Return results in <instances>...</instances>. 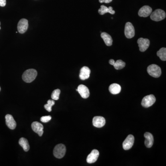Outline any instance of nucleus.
<instances>
[{
	"instance_id": "1",
	"label": "nucleus",
	"mask_w": 166,
	"mask_h": 166,
	"mask_svg": "<svg viewBox=\"0 0 166 166\" xmlns=\"http://www.w3.org/2000/svg\"><path fill=\"white\" fill-rule=\"evenodd\" d=\"M37 71L34 69L26 70L22 75V79L27 83H31L35 80L37 76Z\"/></svg>"
},
{
	"instance_id": "2",
	"label": "nucleus",
	"mask_w": 166,
	"mask_h": 166,
	"mask_svg": "<svg viewBox=\"0 0 166 166\" xmlns=\"http://www.w3.org/2000/svg\"><path fill=\"white\" fill-rule=\"evenodd\" d=\"M147 72L152 77L157 78L161 75V69L158 65L152 64L149 65L147 68Z\"/></svg>"
},
{
	"instance_id": "3",
	"label": "nucleus",
	"mask_w": 166,
	"mask_h": 166,
	"mask_svg": "<svg viewBox=\"0 0 166 166\" xmlns=\"http://www.w3.org/2000/svg\"><path fill=\"white\" fill-rule=\"evenodd\" d=\"M66 152V146L63 144H59L54 147L53 154L54 157L57 158H62L64 157Z\"/></svg>"
},
{
	"instance_id": "4",
	"label": "nucleus",
	"mask_w": 166,
	"mask_h": 166,
	"mask_svg": "<svg viewBox=\"0 0 166 166\" xmlns=\"http://www.w3.org/2000/svg\"><path fill=\"white\" fill-rule=\"evenodd\" d=\"M166 13L161 9H157L152 12L151 14V19L155 21H160L166 18Z\"/></svg>"
},
{
	"instance_id": "5",
	"label": "nucleus",
	"mask_w": 166,
	"mask_h": 166,
	"mask_svg": "<svg viewBox=\"0 0 166 166\" xmlns=\"http://www.w3.org/2000/svg\"><path fill=\"white\" fill-rule=\"evenodd\" d=\"M156 101L155 96L153 95H149L145 96L143 99L141 104L143 107L149 108L152 106Z\"/></svg>"
},
{
	"instance_id": "6",
	"label": "nucleus",
	"mask_w": 166,
	"mask_h": 166,
	"mask_svg": "<svg viewBox=\"0 0 166 166\" xmlns=\"http://www.w3.org/2000/svg\"><path fill=\"white\" fill-rule=\"evenodd\" d=\"M125 35L127 39H131L135 36V29L130 22H127L125 27Z\"/></svg>"
},
{
	"instance_id": "7",
	"label": "nucleus",
	"mask_w": 166,
	"mask_h": 166,
	"mask_svg": "<svg viewBox=\"0 0 166 166\" xmlns=\"http://www.w3.org/2000/svg\"><path fill=\"white\" fill-rule=\"evenodd\" d=\"M139 50L141 52H145L149 47L150 44L149 40L147 39L139 38L137 41Z\"/></svg>"
},
{
	"instance_id": "8",
	"label": "nucleus",
	"mask_w": 166,
	"mask_h": 166,
	"mask_svg": "<svg viewBox=\"0 0 166 166\" xmlns=\"http://www.w3.org/2000/svg\"><path fill=\"white\" fill-rule=\"evenodd\" d=\"M134 142V137L131 134L128 135L123 143V148L125 150H129L131 149Z\"/></svg>"
},
{
	"instance_id": "9",
	"label": "nucleus",
	"mask_w": 166,
	"mask_h": 166,
	"mask_svg": "<svg viewBox=\"0 0 166 166\" xmlns=\"http://www.w3.org/2000/svg\"><path fill=\"white\" fill-rule=\"evenodd\" d=\"M28 28V21L25 19H22L19 22L18 24V31L21 34H23L27 30Z\"/></svg>"
},
{
	"instance_id": "10",
	"label": "nucleus",
	"mask_w": 166,
	"mask_h": 166,
	"mask_svg": "<svg viewBox=\"0 0 166 166\" xmlns=\"http://www.w3.org/2000/svg\"><path fill=\"white\" fill-rule=\"evenodd\" d=\"M77 92L80 93L81 96L83 98L86 99L90 96V91L87 87L83 84H80L78 86V89L76 90Z\"/></svg>"
},
{
	"instance_id": "11",
	"label": "nucleus",
	"mask_w": 166,
	"mask_h": 166,
	"mask_svg": "<svg viewBox=\"0 0 166 166\" xmlns=\"http://www.w3.org/2000/svg\"><path fill=\"white\" fill-rule=\"evenodd\" d=\"M31 128L34 132L40 136H42L43 133V126L42 124L39 122H33L31 124Z\"/></svg>"
},
{
	"instance_id": "12",
	"label": "nucleus",
	"mask_w": 166,
	"mask_h": 166,
	"mask_svg": "<svg viewBox=\"0 0 166 166\" xmlns=\"http://www.w3.org/2000/svg\"><path fill=\"white\" fill-rule=\"evenodd\" d=\"M92 123L96 127H102L106 123V120L102 116H95L93 119Z\"/></svg>"
},
{
	"instance_id": "13",
	"label": "nucleus",
	"mask_w": 166,
	"mask_h": 166,
	"mask_svg": "<svg viewBox=\"0 0 166 166\" xmlns=\"http://www.w3.org/2000/svg\"><path fill=\"white\" fill-rule=\"evenodd\" d=\"M152 12V9L149 6H144L138 11V15L140 17H147Z\"/></svg>"
},
{
	"instance_id": "14",
	"label": "nucleus",
	"mask_w": 166,
	"mask_h": 166,
	"mask_svg": "<svg viewBox=\"0 0 166 166\" xmlns=\"http://www.w3.org/2000/svg\"><path fill=\"white\" fill-rule=\"evenodd\" d=\"M99 155V152L98 151L97 149H93L87 157V162L88 163H95L98 160Z\"/></svg>"
},
{
	"instance_id": "15",
	"label": "nucleus",
	"mask_w": 166,
	"mask_h": 166,
	"mask_svg": "<svg viewBox=\"0 0 166 166\" xmlns=\"http://www.w3.org/2000/svg\"><path fill=\"white\" fill-rule=\"evenodd\" d=\"M6 123L7 127L12 130H13L16 127V122L12 115L7 114L5 116Z\"/></svg>"
},
{
	"instance_id": "16",
	"label": "nucleus",
	"mask_w": 166,
	"mask_h": 166,
	"mask_svg": "<svg viewBox=\"0 0 166 166\" xmlns=\"http://www.w3.org/2000/svg\"><path fill=\"white\" fill-rule=\"evenodd\" d=\"M145 140V144L146 147L147 148H151L152 146L154 143V137L153 136L150 132H146L144 134Z\"/></svg>"
},
{
	"instance_id": "17",
	"label": "nucleus",
	"mask_w": 166,
	"mask_h": 166,
	"mask_svg": "<svg viewBox=\"0 0 166 166\" xmlns=\"http://www.w3.org/2000/svg\"><path fill=\"white\" fill-rule=\"evenodd\" d=\"M90 70L87 66H83L81 69L80 72V78L81 80H84L88 79L90 76Z\"/></svg>"
},
{
	"instance_id": "18",
	"label": "nucleus",
	"mask_w": 166,
	"mask_h": 166,
	"mask_svg": "<svg viewBox=\"0 0 166 166\" xmlns=\"http://www.w3.org/2000/svg\"><path fill=\"white\" fill-rule=\"evenodd\" d=\"M98 13L101 15H104L108 13L111 15H114L116 12L114 10L112 7H108L104 5H102L100 9L98 10Z\"/></svg>"
},
{
	"instance_id": "19",
	"label": "nucleus",
	"mask_w": 166,
	"mask_h": 166,
	"mask_svg": "<svg viewBox=\"0 0 166 166\" xmlns=\"http://www.w3.org/2000/svg\"><path fill=\"white\" fill-rule=\"evenodd\" d=\"M101 37L104 40L105 43L108 46H110L113 43V39L110 35L108 34L107 33L103 32L101 34Z\"/></svg>"
},
{
	"instance_id": "20",
	"label": "nucleus",
	"mask_w": 166,
	"mask_h": 166,
	"mask_svg": "<svg viewBox=\"0 0 166 166\" xmlns=\"http://www.w3.org/2000/svg\"><path fill=\"white\" fill-rule=\"evenodd\" d=\"M108 89L111 94L116 95L120 93L121 91V86L118 84L114 83L111 84L109 87Z\"/></svg>"
},
{
	"instance_id": "21",
	"label": "nucleus",
	"mask_w": 166,
	"mask_h": 166,
	"mask_svg": "<svg viewBox=\"0 0 166 166\" xmlns=\"http://www.w3.org/2000/svg\"><path fill=\"white\" fill-rule=\"evenodd\" d=\"M19 145L23 148L25 151H28L30 149V146L27 140L24 137L20 138L19 141Z\"/></svg>"
},
{
	"instance_id": "22",
	"label": "nucleus",
	"mask_w": 166,
	"mask_h": 166,
	"mask_svg": "<svg viewBox=\"0 0 166 166\" xmlns=\"http://www.w3.org/2000/svg\"><path fill=\"white\" fill-rule=\"evenodd\" d=\"M157 55L160 59L163 61L166 60V48H160L157 53Z\"/></svg>"
},
{
	"instance_id": "23",
	"label": "nucleus",
	"mask_w": 166,
	"mask_h": 166,
	"mask_svg": "<svg viewBox=\"0 0 166 166\" xmlns=\"http://www.w3.org/2000/svg\"><path fill=\"white\" fill-rule=\"evenodd\" d=\"M113 66L114 68L116 70H120L123 69L125 66V63L121 60H118L116 62H115Z\"/></svg>"
},
{
	"instance_id": "24",
	"label": "nucleus",
	"mask_w": 166,
	"mask_h": 166,
	"mask_svg": "<svg viewBox=\"0 0 166 166\" xmlns=\"http://www.w3.org/2000/svg\"><path fill=\"white\" fill-rule=\"evenodd\" d=\"M55 104V102L54 100H49L47 102V104L44 105V108L47 110L48 112H51L52 111V107Z\"/></svg>"
},
{
	"instance_id": "25",
	"label": "nucleus",
	"mask_w": 166,
	"mask_h": 166,
	"mask_svg": "<svg viewBox=\"0 0 166 166\" xmlns=\"http://www.w3.org/2000/svg\"><path fill=\"white\" fill-rule=\"evenodd\" d=\"M60 93V89H56L53 91L51 95V98L54 100H58L59 99V96Z\"/></svg>"
},
{
	"instance_id": "26",
	"label": "nucleus",
	"mask_w": 166,
	"mask_h": 166,
	"mask_svg": "<svg viewBox=\"0 0 166 166\" xmlns=\"http://www.w3.org/2000/svg\"><path fill=\"white\" fill-rule=\"evenodd\" d=\"M51 116H42L41 118V121L43 122V123H47L49 122L51 119Z\"/></svg>"
},
{
	"instance_id": "27",
	"label": "nucleus",
	"mask_w": 166,
	"mask_h": 166,
	"mask_svg": "<svg viewBox=\"0 0 166 166\" xmlns=\"http://www.w3.org/2000/svg\"><path fill=\"white\" fill-rule=\"evenodd\" d=\"M6 5V0H0V6L5 7Z\"/></svg>"
},
{
	"instance_id": "28",
	"label": "nucleus",
	"mask_w": 166,
	"mask_h": 166,
	"mask_svg": "<svg viewBox=\"0 0 166 166\" xmlns=\"http://www.w3.org/2000/svg\"><path fill=\"white\" fill-rule=\"evenodd\" d=\"M113 0H99L100 3H109L112 2Z\"/></svg>"
},
{
	"instance_id": "29",
	"label": "nucleus",
	"mask_w": 166,
	"mask_h": 166,
	"mask_svg": "<svg viewBox=\"0 0 166 166\" xmlns=\"http://www.w3.org/2000/svg\"><path fill=\"white\" fill-rule=\"evenodd\" d=\"M115 63V61L113 59H110V60H109V63H110V65H113V66L114 64Z\"/></svg>"
},
{
	"instance_id": "30",
	"label": "nucleus",
	"mask_w": 166,
	"mask_h": 166,
	"mask_svg": "<svg viewBox=\"0 0 166 166\" xmlns=\"http://www.w3.org/2000/svg\"><path fill=\"white\" fill-rule=\"evenodd\" d=\"M0 25H1V22H0ZM0 29H1V27H0Z\"/></svg>"
},
{
	"instance_id": "31",
	"label": "nucleus",
	"mask_w": 166,
	"mask_h": 166,
	"mask_svg": "<svg viewBox=\"0 0 166 166\" xmlns=\"http://www.w3.org/2000/svg\"><path fill=\"white\" fill-rule=\"evenodd\" d=\"M1 87H0V91H1Z\"/></svg>"
}]
</instances>
